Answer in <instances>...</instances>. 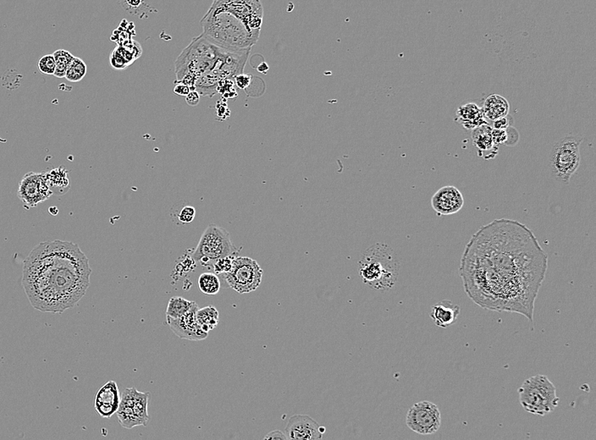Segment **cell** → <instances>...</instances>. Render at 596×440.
I'll return each mask as SVG.
<instances>
[{"mask_svg":"<svg viewBox=\"0 0 596 440\" xmlns=\"http://www.w3.org/2000/svg\"><path fill=\"white\" fill-rule=\"evenodd\" d=\"M548 257L533 231L520 222L495 220L467 243L460 262L464 291L481 309L534 320L535 300Z\"/></svg>","mask_w":596,"mask_h":440,"instance_id":"1","label":"cell"},{"mask_svg":"<svg viewBox=\"0 0 596 440\" xmlns=\"http://www.w3.org/2000/svg\"><path fill=\"white\" fill-rule=\"evenodd\" d=\"M91 274L79 246L55 240L39 243L26 257L21 285L35 309L62 313L86 295Z\"/></svg>","mask_w":596,"mask_h":440,"instance_id":"2","label":"cell"},{"mask_svg":"<svg viewBox=\"0 0 596 440\" xmlns=\"http://www.w3.org/2000/svg\"><path fill=\"white\" fill-rule=\"evenodd\" d=\"M263 6L251 0H216L203 17L202 35L231 51H248L259 40Z\"/></svg>","mask_w":596,"mask_h":440,"instance_id":"3","label":"cell"},{"mask_svg":"<svg viewBox=\"0 0 596 440\" xmlns=\"http://www.w3.org/2000/svg\"><path fill=\"white\" fill-rule=\"evenodd\" d=\"M248 51H231L219 47L201 34L183 49L176 62L177 82L194 90L195 81L203 76L216 77L219 80L235 78L244 74Z\"/></svg>","mask_w":596,"mask_h":440,"instance_id":"4","label":"cell"},{"mask_svg":"<svg viewBox=\"0 0 596 440\" xmlns=\"http://www.w3.org/2000/svg\"><path fill=\"white\" fill-rule=\"evenodd\" d=\"M359 274L363 283L378 291H389L398 281L399 263L387 244L371 246L359 262Z\"/></svg>","mask_w":596,"mask_h":440,"instance_id":"5","label":"cell"},{"mask_svg":"<svg viewBox=\"0 0 596 440\" xmlns=\"http://www.w3.org/2000/svg\"><path fill=\"white\" fill-rule=\"evenodd\" d=\"M521 406L527 413L544 417L558 407L559 397L554 384L545 375L526 379L519 389Z\"/></svg>","mask_w":596,"mask_h":440,"instance_id":"6","label":"cell"},{"mask_svg":"<svg viewBox=\"0 0 596 440\" xmlns=\"http://www.w3.org/2000/svg\"><path fill=\"white\" fill-rule=\"evenodd\" d=\"M583 135L567 134L553 145L549 155V169L556 181L569 184L581 163L580 146Z\"/></svg>","mask_w":596,"mask_h":440,"instance_id":"7","label":"cell"},{"mask_svg":"<svg viewBox=\"0 0 596 440\" xmlns=\"http://www.w3.org/2000/svg\"><path fill=\"white\" fill-rule=\"evenodd\" d=\"M237 248L232 243L231 235L226 229L217 224H209L203 231L192 259L208 266L224 257L237 256Z\"/></svg>","mask_w":596,"mask_h":440,"instance_id":"8","label":"cell"},{"mask_svg":"<svg viewBox=\"0 0 596 440\" xmlns=\"http://www.w3.org/2000/svg\"><path fill=\"white\" fill-rule=\"evenodd\" d=\"M228 287L239 294L255 292L261 284L263 270L256 260L248 257H237L231 270L222 275Z\"/></svg>","mask_w":596,"mask_h":440,"instance_id":"9","label":"cell"},{"mask_svg":"<svg viewBox=\"0 0 596 440\" xmlns=\"http://www.w3.org/2000/svg\"><path fill=\"white\" fill-rule=\"evenodd\" d=\"M406 424L416 434L434 435L441 426L440 409L437 405L428 400L414 404L406 413Z\"/></svg>","mask_w":596,"mask_h":440,"instance_id":"10","label":"cell"},{"mask_svg":"<svg viewBox=\"0 0 596 440\" xmlns=\"http://www.w3.org/2000/svg\"><path fill=\"white\" fill-rule=\"evenodd\" d=\"M53 194L45 173L29 172L25 174L20 181L17 192L18 198L26 209H33L47 201Z\"/></svg>","mask_w":596,"mask_h":440,"instance_id":"11","label":"cell"},{"mask_svg":"<svg viewBox=\"0 0 596 440\" xmlns=\"http://www.w3.org/2000/svg\"><path fill=\"white\" fill-rule=\"evenodd\" d=\"M324 431L309 415L296 414L287 422L284 434L287 440H322Z\"/></svg>","mask_w":596,"mask_h":440,"instance_id":"12","label":"cell"},{"mask_svg":"<svg viewBox=\"0 0 596 440\" xmlns=\"http://www.w3.org/2000/svg\"><path fill=\"white\" fill-rule=\"evenodd\" d=\"M198 309V304L195 303L191 310L184 316L177 318V320L166 318L167 324H169L170 330L174 332V335L181 339L195 341H203L208 337L209 334L203 332L198 324L197 313Z\"/></svg>","mask_w":596,"mask_h":440,"instance_id":"13","label":"cell"},{"mask_svg":"<svg viewBox=\"0 0 596 440\" xmlns=\"http://www.w3.org/2000/svg\"><path fill=\"white\" fill-rule=\"evenodd\" d=\"M464 199L461 192L453 185L439 189L431 198L432 209L438 216H449L463 209Z\"/></svg>","mask_w":596,"mask_h":440,"instance_id":"14","label":"cell"},{"mask_svg":"<svg viewBox=\"0 0 596 440\" xmlns=\"http://www.w3.org/2000/svg\"><path fill=\"white\" fill-rule=\"evenodd\" d=\"M121 396L116 381L110 380L96 393L94 407L100 417L110 418L117 413Z\"/></svg>","mask_w":596,"mask_h":440,"instance_id":"15","label":"cell"},{"mask_svg":"<svg viewBox=\"0 0 596 440\" xmlns=\"http://www.w3.org/2000/svg\"><path fill=\"white\" fill-rule=\"evenodd\" d=\"M149 392L138 391L135 388H128L121 395L120 402L126 403L133 410L138 426L147 427L150 417L148 411Z\"/></svg>","mask_w":596,"mask_h":440,"instance_id":"16","label":"cell"},{"mask_svg":"<svg viewBox=\"0 0 596 440\" xmlns=\"http://www.w3.org/2000/svg\"><path fill=\"white\" fill-rule=\"evenodd\" d=\"M461 309L450 300H441L431 307L430 318L439 328H447L456 323Z\"/></svg>","mask_w":596,"mask_h":440,"instance_id":"17","label":"cell"},{"mask_svg":"<svg viewBox=\"0 0 596 440\" xmlns=\"http://www.w3.org/2000/svg\"><path fill=\"white\" fill-rule=\"evenodd\" d=\"M129 42V41H128ZM128 42L116 47L114 50L112 56H110L109 62L114 69L124 70L129 66L131 64L134 62L135 60L141 56L142 51L141 46L138 42H135L133 49H129Z\"/></svg>","mask_w":596,"mask_h":440,"instance_id":"18","label":"cell"},{"mask_svg":"<svg viewBox=\"0 0 596 440\" xmlns=\"http://www.w3.org/2000/svg\"><path fill=\"white\" fill-rule=\"evenodd\" d=\"M484 116L489 120H497L508 116L509 112L508 102L505 98L499 95H491L485 100L483 109Z\"/></svg>","mask_w":596,"mask_h":440,"instance_id":"19","label":"cell"},{"mask_svg":"<svg viewBox=\"0 0 596 440\" xmlns=\"http://www.w3.org/2000/svg\"><path fill=\"white\" fill-rule=\"evenodd\" d=\"M460 121L467 128L479 127L487 125L484 119L483 111L476 103H467L458 110Z\"/></svg>","mask_w":596,"mask_h":440,"instance_id":"20","label":"cell"},{"mask_svg":"<svg viewBox=\"0 0 596 440\" xmlns=\"http://www.w3.org/2000/svg\"><path fill=\"white\" fill-rule=\"evenodd\" d=\"M219 312L215 307L208 306L198 309L197 320L199 327L203 332L209 334L210 331L215 330L219 324Z\"/></svg>","mask_w":596,"mask_h":440,"instance_id":"21","label":"cell"},{"mask_svg":"<svg viewBox=\"0 0 596 440\" xmlns=\"http://www.w3.org/2000/svg\"><path fill=\"white\" fill-rule=\"evenodd\" d=\"M47 178L49 188L53 192V189L58 191V194H64L70 188V180L68 177V171L65 168L60 167L53 170L50 172L45 173Z\"/></svg>","mask_w":596,"mask_h":440,"instance_id":"22","label":"cell"},{"mask_svg":"<svg viewBox=\"0 0 596 440\" xmlns=\"http://www.w3.org/2000/svg\"><path fill=\"white\" fill-rule=\"evenodd\" d=\"M195 302L181 298V296H173L169 300L166 309V318L177 320L184 316L194 307Z\"/></svg>","mask_w":596,"mask_h":440,"instance_id":"23","label":"cell"},{"mask_svg":"<svg viewBox=\"0 0 596 440\" xmlns=\"http://www.w3.org/2000/svg\"><path fill=\"white\" fill-rule=\"evenodd\" d=\"M221 283L219 276L211 272H205L199 275L198 288L203 294L215 296L220 291Z\"/></svg>","mask_w":596,"mask_h":440,"instance_id":"24","label":"cell"},{"mask_svg":"<svg viewBox=\"0 0 596 440\" xmlns=\"http://www.w3.org/2000/svg\"><path fill=\"white\" fill-rule=\"evenodd\" d=\"M53 55L55 57L56 66L55 73L53 76L58 78L65 77L68 67H69L70 64L73 62L75 56L73 53L63 49L56 50V51L53 53Z\"/></svg>","mask_w":596,"mask_h":440,"instance_id":"25","label":"cell"},{"mask_svg":"<svg viewBox=\"0 0 596 440\" xmlns=\"http://www.w3.org/2000/svg\"><path fill=\"white\" fill-rule=\"evenodd\" d=\"M87 64L83 60L78 57H75L68 67L65 78L71 82H79L87 75Z\"/></svg>","mask_w":596,"mask_h":440,"instance_id":"26","label":"cell"},{"mask_svg":"<svg viewBox=\"0 0 596 440\" xmlns=\"http://www.w3.org/2000/svg\"><path fill=\"white\" fill-rule=\"evenodd\" d=\"M491 127L482 126L473 131L474 143L482 150L490 149L494 145Z\"/></svg>","mask_w":596,"mask_h":440,"instance_id":"27","label":"cell"},{"mask_svg":"<svg viewBox=\"0 0 596 440\" xmlns=\"http://www.w3.org/2000/svg\"><path fill=\"white\" fill-rule=\"evenodd\" d=\"M38 66L39 70L47 76L55 75V60L52 55H45L38 60Z\"/></svg>","mask_w":596,"mask_h":440,"instance_id":"28","label":"cell"},{"mask_svg":"<svg viewBox=\"0 0 596 440\" xmlns=\"http://www.w3.org/2000/svg\"><path fill=\"white\" fill-rule=\"evenodd\" d=\"M237 257L238 256H231L216 261L213 266L216 274H220L222 276V275L227 274L231 270L232 263Z\"/></svg>","mask_w":596,"mask_h":440,"instance_id":"29","label":"cell"},{"mask_svg":"<svg viewBox=\"0 0 596 440\" xmlns=\"http://www.w3.org/2000/svg\"><path fill=\"white\" fill-rule=\"evenodd\" d=\"M233 86L234 80H231V79H223V80H220L219 83H218L217 92H220V94L223 95L224 98L231 99L232 96H233L232 92L237 94V92L234 90Z\"/></svg>","mask_w":596,"mask_h":440,"instance_id":"30","label":"cell"},{"mask_svg":"<svg viewBox=\"0 0 596 440\" xmlns=\"http://www.w3.org/2000/svg\"><path fill=\"white\" fill-rule=\"evenodd\" d=\"M196 216V209L194 207L187 205L181 209L178 214V221L181 224H191L194 220Z\"/></svg>","mask_w":596,"mask_h":440,"instance_id":"31","label":"cell"},{"mask_svg":"<svg viewBox=\"0 0 596 440\" xmlns=\"http://www.w3.org/2000/svg\"><path fill=\"white\" fill-rule=\"evenodd\" d=\"M491 135L495 143H503V144H505L508 141V130H497V129H494V130L491 131Z\"/></svg>","mask_w":596,"mask_h":440,"instance_id":"32","label":"cell"},{"mask_svg":"<svg viewBox=\"0 0 596 440\" xmlns=\"http://www.w3.org/2000/svg\"><path fill=\"white\" fill-rule=\"evenodd\" d=\"M513 124L512 117L505 116L494 121V128L497 130H506Z\"/></svg>","mask_w":596,"mask_h":440,"instance_id":"33","label":"cell"},{"mask_svg":"<svg viewBox=\"0 0 596 440\" xmlns=\"http://www.w3.org/2000/svg\"><path fill=\"white\" fill-rule=\"evenodd\" d=\"M252 77L250 75L241 74L235 78V84L240 89L248 88L251 83Z\"/></svg>","mask_w":596,"mask_h":440,"instance_id":"34","label":"cell"},{"mask_svg":"<svg viewBox=\"0 0 596 440\" xmlns=\"http://www.w3.org/2000/svg\"><path fill=\"white\" fill-rule=\"evenodd\" d=\"M191 89L188 87V86L181 83V82H177V85L174 86V94L179 96H187L189 94H190Z\"/></svg>","mask_w":596,"mask_h":440,"instance_id":"35","label":"cell"},{"mask_svg":"<svg viewBox=\"0 0 596 440\" xmlns=\"http://www.w3.org/2000/svg\"><path fill=\"white\" fill-rule=\"evenodd\" d=\"M200 101V95L196 91H191L187 96H185V102L188 105L194 107L197 106Z\"/></svg>","mask_w":596,"mask_h":440,"instance_id":"36","label":"cell"},{"mask_svg":"<svg viewBox=\"0 0 596 440\" xmlns=\"http://www.w3.org/2000/svg\"><path fill=\"white\" fill-rule=\"evenodd\" d=\"M263 440H287L284 432L280 430H273L267 434Z\"/></svg>","mask_w":596,"mask_h":440,"instance_id":"37","label":"cell"},{"mask_svg":"<svg viewBox=\"0 0 596 440\" xmlns=\"http://www.w3.org/2000/svg\"><path fill=\"white\" fill-rule=\"evenodd\" d=\"M49 211L52 216H57L59 213V209L56 207H50Z\"/></svg>","mask_w":596,"mask_h":440,"instance_id":"38","label":"cell"}]
</instances>
